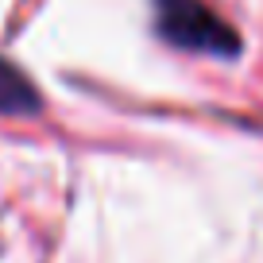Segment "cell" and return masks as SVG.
<instances>
[{
	"label": "cell",
	"mask_w": 263,
	"mask_h": 263,
	"mask_svg": "<svg viewBox=\"0 0 263 263\" xmlns=\"http://www.w3.org/2000/svg\"><path fill=\"white\" fill-rule=\"evenodd\" d=\"M39 108V93L27 82V74L20 66H12L0 54V112L4 116H27Z\"/></svg>",
	"instance_id": "7a4b0ae2"
},
{
	"label": "cell",
	"mask_w": 263,
	"mask_h": 263,
	"mask_svg": "<svg viewBox=\"0 0 263 263\" xmlns=\"http://www.w3.org/2000/svg\"><path fill=\"white\" fill-rule=\"evenodd\" d=\"M155 20L163 39L197 54H236L240 39L205 0H155Z\"/></svg>",
	"instance_id": "6da1fadb"
}]
</instances>
